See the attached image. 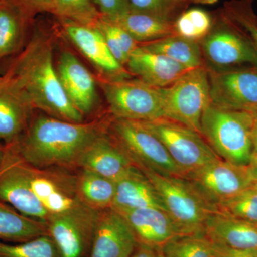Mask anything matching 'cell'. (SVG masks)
Returning a JSON list of instances; mask_svg holds the SVG:
<instances>
[{
    "label": "cell",
    "instance_id": "8d00e7d4",
    "mask_svg": "<svg viewBox=\"0 0 257 257\" xmlns=\"http://www.w3.org/2000/svg\"><path fill=\"white\" fill-rule=\"evenodd\" d=\"M102 18L115 21L131 12L128 0H92Z\"/></svg>",
    "mask_w": 257,
    "mask_h": 257
},
{
    "label": "cell",
    "instance_id": "f546056e",
    "mask_svg": "<svg viewBox=\"0 0 257 257\" xmlns=\"http://www.w3.org/2000/svg\"><path fill=\"white\" fill-rule=\"evenodd\" d=\"M213 22L214 15L206 10L187 9L174 22V31L175 35L200 42L210 32Z\"/></svg>",
    "mask_w": 257,
    "mask_h": 257
},
{
    "label": "cell",
    "instance_id": "484cf974",
    "mask_svg": "<svg viewBox=\"0 0 257 257\" xmlns=\"http://www.w3.org/2000/svg\"><path fill=\"white\" fill-rule=\"evenodd\" d=\"M76 179L77 193L82 204L96 211L112 207L116 182L85 169H79Z\"/></svg>",
    "mask_w": 257,
    "mask_h": 257
},
{
    "label": "cell",
    "instance_id": "f6af8a7d",
    "mask_svg": "<svg viewBox=\"0 0 257 257\" xmlns=\"http://www.w3.org/2000/svg\"><path fill=\"white\" fill-rule=\"evenodd\" d=\"M255 116V117H257V107L255 108L254 109H253L252 111H250Z\"/></svg>",
    "mask_w": 257,
    "mask_h": 257
},
{
    "label": "cell",
    "instance_id": "d6986e66",
    "mask_svg": "<svg viewBox=\"0 0 257 257\" xmlns=\"http://www.w3.org/2000/svg\"><path fill=\"white\" fill-rule=\"evenodd\" d=\"M135 166L109 132L104 130L83 152L77 168L92 171L116 182Z\"/></svg>",
    "mask_w": 257,
    "mask_h": 257
},
{
    "label": "cell",
    "instance_id": "f1b7e54d",
    "mask_svg": "<svg viewBox=\"0 0 257 257\" xmlns=\"http://www.w3.org/2000/svg\"><path fill=\"white\" fill-rule=\"evenodd\" d=\"M104 36L106 45L115 59L126 67L128 59L139 43L117 24L100 17L94 24Z\"/></svg>",
    "mask_w": 257,
    "mask_h": 257
},
{
    "label": "cell",
    "instance_id": "4fadbf2b",
    "mask_svg": "<svg viewBox=\"0 0 257 257\" xmlns=\"http://www.w3.org/2000/svg\"><path fill=\"white\" fill-rule=\"evenodd\" d=\"M208 72L211 104L221 109L249 112L257 107V69Z\"/></svg>",
    "mask_w": 257,
    "mask_h": 257
},
{
    "label": "cell",
    "instance_id": "603a6c76",
    "mask_svg": "<svg viewBox=\"0 0 257 257\" xmlns=\"http://www.w3.org/2000/svg\"><path fill=\"white\" fill-rule=\"evenodd\" d=\"M204 235L212 242L257 251V224L219 212L212 213L208 216Z\"/></svg>",
    "mask_w": 257,
    "mask_h": 257
},
{
    "label": "cell",
    "instance_id": "74e56055",
    "mask_svg": "<svg viewBox=\"0 0 257 257\" xmlns=\"http://www.w3.org/2000/svg\"><path fill=\"white\" fill-rule=\"evenodd\" d=\"M210 242L216 257H257V251L255 250L239 249L211 241Z\"/></svg>",
    "mask_w": 257,
    "mask_h": 257
},
{
    "label": "cell",
    "instance_id": "4316f807",
    "mask_svg": "<svg viewBox=\"0 0 257 257\" xmlns=\"http://www.w3.org/2000/svg\"><path fill=\"white\" fill-rule=\"evenodd\" d=\"M139 47L153 53L165 55L190 69L205 67L199 42L178 35L139 44Z\"/></svg>",
    "mask_w": 257,
    "mask_h": 257
},
{
    "label": "cell",
    "instance_id": "4dcf8cb0",
    "mask_svg": "<svg viewBox=\"0 0 257 257\" xmlns=\"http://www.w3.org/2000/svg\"><path fill=\"white\" fill-rule=\"evenodd\" d=\"M161 251L164 257H216L210 241L204 234L176 236Z\"/></svg>",
    "mask_w": 257,
    "mask_h": 257
},
{
    "label": "cell",
    "instance_id": "f35d334b",
    "mask_svg": "<svg viewBox=\"0 0 257 257\" xmlns=\"http://www.w3.org/2000/svg\"><path fill=\"white\" fill-rule=\"evenodd\" d=\"M130 257H164L161 249L138 244L135 252Z\"/></svg>",
    "mask_w": 257,
    "mask_h": 257
},
{
    "label": "cell",
    "instance_id": "ac0fdd59",
    "mask_svg": "<svg viewBox=\"0 0 257 257\" xmlns=\"http://www.w3.org/2000/svg\"><path fill=\"white\" fill-rule=\"evenodd\" d=\"M56 69L64 92L72 104L84 116L90 114L99 100L92 74L69 50L61 52Z\"/></svg>",
    "mask_w": 257,
    "mask_h": 257
},
{
    "label": "cell",
    "instance_id": "836d02e7",
    "mask_svg": "<svg viewBox=\"0 0 257 257\" xmlns=\"http://www.w3.org/2000/svg\"><path fill=\"white\" fill-rule=\"evenodd\" d=\"M217 212L257 224V188L251 187L216 206Z\"/></svg>",
    "mask_w": 257,
    "mask_h": 257
},
{
    "label": "cell",
    "instance_id": "e575fe53",
    "mask_svg": "<svg viewBox=\"0 0 257 257\" xmlns=\"http://www.w3.org/2000/svg\"><path fill=\"white\" fill-rule=\"evenodd\" d=\"M131 11L152 15L156 18L175 22L188 8L183 0H128Z\"/></svg>",
    "mask_w": 257,
    "mask_h": 257
},
{
    "label": "cell",
    "instance_id": "e0dca14e",
    "mask_svg": "<svg viewBox=\"0 0 257 257\" xmlns=\"http://www.w3.org/2000/svg\"><path fill=\"white\" fill-rule=\"evenodd\" d=\"M28 96L9 77L0 78V145L10 147L26 131L34 116Z\"/></svg>",
    "mask_w": 257,
    "mask_h": 257
},
{
    "label": "cell",
    "instance_id": "d590c367",
    "mask_svg": "<svg viewBox=\"0 0 257 257\" xmlns=\"http://www.w3.org/2000/svg\"><path fill=\"white\" fill-rule=\"evenodd\" d=\"M254 0H229L221 10L245 30L257 47V14L253 8Z\"/></svg>",
    "mask_w": 257,
    "mask_h": 257
},
{
    "label": "cell",
    "instance_id": "8992f818",
    "mask_svg": "<svg viewBox=\"0 0 257 257\" xmlns=\"http://www.w3.org/2000/svg\"><path fill=\"white\" fill-rule=\"evenodd\" d=\"M108 132L139 169L184 177L162 142L140 121L114 117Z\"/></svg>",
    "mask_w": 257,
    "mask_h": 257
},
{
    "label": "cell",
    "instance_id": "9c48e42d",
    "mask_svg": "<svg viewBox=\"0 0 257 257\" xmlns=\"http://www.w3.org/2000/svg\"><path fill=\"white\" fill-rule=\"evenodd\" d=\"M140 122L162 142L184 176L219 158L202 135L177 121L161 118Z\"/></svg>",
    "mask_w": 257,
    "mask_h": 257
},
{
    "label": "cell",
    "instance_id": "b9f144b4",
    "mask_svg": "<svg viewBox=\"0 0 257 257\" xmlns=\"http://www.w3.org/2000/svg\"><path fill=\"white\" fill-rule=\"evenodd\" d=\"M183 1L188 4L194 3L197 5H212L217 3L219 0H183Z\"/></svg>",
    "mask_w": 257,
    "mask_h": 257
},
{
    "label": "cell",
    "instance_id": "30bf717a",
    "mask_svg": "<svg viewBox=\"0 0 257 257\" xmlns=\"http://www.w3.org/2000/svg\"><path fill=\"white\" fill-rule=\"evenodd\" d=\"M184 178L216 209L218 204L253 187L249 165H236L221 158L187 174Z\"/></svg>",
    "mask_w": 257,
    "mask_h": 257
},
{
    "label": "cell",
    "instance_id": "60d3db41",
    "mask_svg": "<svg viewBox=\"0 0 257 257\" xmlns=\"http://www.w3.org/2000/svg\"><path fill=\"white\" fill-rule=\"evenodd\" d=\"M252 155L257 156V117H255L252 130Z\"/></svg>",
    "mask_w": 257,
    "mask_h": 257
},
{
    "label": "cell",
    "instance_id": "277c9868",
    "mask_svg": "<svg viewBox=\"0 0 257 257\" xmlns=\"http://www.w3.org/2000/svg\"><path fill=\"white\" fill-rule=\"evenodd\" d=\"M213 15L212 28L199 42L206 68L213 72L257 69V47L247 32L221 9Z\"/></svg>",
    "mask_w": 257,
    "mask_h": 257
},
{
    "label": "cell",
    "instance_id": "ba28073f",
    "mask_svg": "<svg viewBox=\"0 0 257 257\" xmlns=\"http://www.w3.org/2000/svg\"><path fill=\"white\" fill-rule=\"evenodd\" d=\"M99 84L114 118L140 121L165 118L159 88L132 78L101 79Z\"/></svg>",
    "mask_w": 257,
    "mask_h": 257
},
{
    "label": "cell",
    "instance_id": "cb8c5ba5",
    "mask_svg": "<svg viewBox=\"0 0 257 257\" xmlns=\"http://www.w3.org/2000/svg\"><path fill=\"white\" fill-rule=\"evenodd\" d=\"M30 10L20 0H0V60L18 55L25 46Z\"/></svg>",
    "mask_w": 257,
    "mask_h": 257
},
{
    "label": "cell",
    "instance_id": "7bdbcfd3",
    "mask_svg": "<svg viewBox=\"0 0 257 257\" xmlns=\"http://www.w3.org/2000/svg\"><path fill=\"white\" fill-rule=\"evenodd\" d=\"M22 3H25V5H28L32 8V7L36 6V5H43L45 6L49 0H20Z\"/></svg>",
    "mask_w": 257,
    "mask_h": 257
},
{
    "label": "cell",
    "instance_id": "3957f363",
    "mask_svg": "<svg viewBox=\"0 0 257 257\" xmlns=\"http://www.w3.org/2000/svg\"><path fill=\"white\" fill-rule=\"evenodd\" d=\"M254 120L249 111L221 109L210 102L203 113L201 133L221 160L247 165L252 157Z\"/></svg>",
    "mask_w": 257,
    "mask_h": 257
},
{
    "label": "cell",
    "instance_id": "6da1fadb",
    "mask_svg": "<svg viewBox=\"0 0 257 257\" xmlns=\"http://www.w3.org/2000/svg\"><path fill=\"white\" fill-rule=\"evenodd\" d=\"M104 130L98 123H72L37 115L18 141L5 147L35 168L72 170L77 168L83 152Z\"/></svg>",
    "mask_w": 257,
    "mask_h": 257
},
{
    "label": "cell",
    "instance_id": "5b68a950",
    "mask_svg": "<svg viewBox=\"0 0 257 257\" xmlns=\"http://www.w3.org/2000/svg\"><path fill=\"white\" fill-rule=\"evenodd\" d=\"M148 177L162 199L166 212L180 235L204 234L208 216L217 212L184 177L159 175L140 169Z\"/></svg>",
    "mask_w": 257,
    "mask_h": 257
},
{
    "label": "cell",
    "instance_id": "ee69618b",
    "mask_svg": "<svg viewBox=\"0 0 257 257\" xmlns=\"http://www.w3.org/2000/svg\"><path fill=\"white\" fill-rule=\"evenodd\" d=\"M5 155V148L4 146L0 145V165H1L2 162H3V159H4Z\"/></svg>",
    "mask_w": 257,
    "mask_h": 257
},
{
    "label": "cell",
    "instance_id": "44dd1931",
    "mask_svg": "<svg viewBox=\"0 0 257 257\" xmlns=\"http://www.w3.org/2000/svg\"><path fill=\"white\" fill-rule=\"evenodd\" d=\"M119 213L133 229L138 244L162 249L171 239L180 236L175 223L162 209L143 208Z\"/></svg>",
    "mask_w": 257,
    "mask_h": 257
},
{
    "label": "cell",
    "instance_id": "52a82bcc",
    "mask_svg": "<svg viewBox=\"0 0 257 257\" xmlns=\"http://www.w3.org/2000/svg\"><path fill=\"white\" fill-rule=\"evenodd\" d=\"M159 89L165 118L202 135L201 120L211 102L209 72L206 67L192 69L170 87Z\"/></svg>",
    "mask_w": 257,
    "mask_h": 257
},
{
    "label": "cell",
    "instance_id": "7402d4cb",
    "mask_svg": "<svg viewBox=\"0 0 257 257\" xmlns=\"http://www.w3.org/2000/svg\"><path fill=\"white\" fill-rule=\"evenodd\" d=\"M111 208L119 212L143 208H157L165 211L156 189L136 166L116 181Z\"/></svg>",
    "mask_w": 257,
    "mask_h": 257
},
{
    "label": "cell",
    "instance_id": "ab89813d",
    "mask_svg": "<svg viewBox=\"0 0 257 257\" xmlns=\"http://www.w3.org/2000/svg\"><path fill=\"white\" fill-rule=\"evenodd\" d=\"M248 165H249L251 174H252L253 187L257 188V156L252 155Z\"/></svg>",
    "mask_w": 257,
    "mask_h": 257
},
{
    "label": "cell",
    "instance_id": "d4e9b609",
    "mask_svg": "<svg viewBox=\"0 0 257 257\" xmlns=\"http://www.w3.org/2000/svg\"><path fill=\"white\" fill-rule=\"evenodd\" d=\"M47 234V224L22 214L0 201V241L26 242Z\"/></svg>",
    "mask_w": 257,
    "mask_h": 257
},
{
    "label": "cell",
    "instance_id": "d6a6232c",
    "mask_svg": "<svg viewBox=\"0 0 257 257\" xmlns=\"http://www.w3.org/2000/svg\"><path fill=\"white\" fill-rule=\"evenodd\" d=\"M0 257H60V254L52 238L43 235L15 244L0 241Z\"/></svg>",
    "mask_w": 257,
    "mask_h": 257
},
{
    "label": "cell",
    "instance_id": "7c38bea8",
    "mask_svg": "<svg viewBox=\"0 0 257 257\" xmlns=\"http://www.w3.org/2000/svg\"><path fill=\"white\" fill-rule=\"evenodd\" d=\"M20 160L32 190L50 216L84 205L77 193L76 175L70 170L61 167L35 168Z\"/></svg>",
    "mask_w": 257,
    "mask_h": 257
},
{
    "label": "cell",
    "instance_id": "bcb514c9",
    "mask_svg": "<svg viewBox=\"0 0 257 257\" xmlns=\"http://www.w3.org/2000/svg\"><path fill=\"white\" fill-rule=\"evenodd\" d=\"M1 77H2V76H1V75H0V78H1Z\"/></svg>",
    "mask_w": 257,
    "mask_h": 257
},
{
    "label": "cell",
    "instance_id": "1f68e13d",
    "mask_svg": "<svg viewBox=\"0 0 257 257\" xmlns=\"http://www.w3.org/2000/svg\"><path fill=\"white\" fill-rule=\"evenodd\" d=\"M45 7L65 20L94 25L101 15L92 0H49Z\"/></svg>",
    "mask_w": 257,
    "mask_h": 257
},
{
    "label": "cell",
    "instance_id": "9a60e30c",
    "mask_svg": "<svg viewBox=\"0 0 257 257\" xmlns=\"http://www.w3.org/2000/svg\"><path fill=\"white\" fill-rule=\"evenodd\" d=\"M5 148V157L0 165V201L23 215L46 224L50 214L32 190L20 158Z\"/></svg>",
    "mask_w": 257,
    "mask_h": 257
},
{
    "label": "cell",
    "instance_id": "ffe728a7",
    "mask_svg": "<svg viewBox=\"0 0 257 257\" xmlns=\"http://www.w3.org/2000/svg\"><path fill=\"white\" fill-rule=\"evenodd\" d=\"M126 69L137 79L157 88L170 87L192 70L165 55L143 50L139 45L130 56Z\"/></svg>",
    "mask_w": 257,
    "mask_h": 257
},
{
    "label": "cell",
    "instance_id": "8fae6325",
    "mask_svg": "<svg viewBox=\"0 0 257 257\" xmlns=\"http://www.w3.org/2000/svg\"><path fill=\"white\" fill-rule=\"evenodd\" d=\"M100 211L79 206L47 221V234L55 241L60 257H88Z\"/></svg>",
    "mask_w": 257,
    "mask_h": 257
},
{
    "label": "cell",
    "instance_id": "5bb4252c",
    "mask_svg": "<svg viewBox=\"0 0 257 257\" xmlns=\"http://www.w3.org/2000/svg\"><path fill=\"white\" fill-rule=\"evenodd\" d=\"M62 27L69 41L95 67L105 80L132 78L126 69L114 58L104 36L95 25H85L63 19Z\"/></svg>",
    "mask_w": 257,
    "mask_h": 257
},
{
    "label": "cell",
    "instance_id": "2e32d148",
    "mask_svg": "<svg viewBox=\"0 0 257 257\" xmlns=\"http://www.w3.org/2000/svg\"><path fill=\"white\" fill-rule=\"evenodd\" d=\"M138 246L122 214L112 208L100 211L88 257H130Z\"/></svg>",
    "mask_w": 257,
    "mask_h": 257
},
{
    "label": "cell",
    "instance_id": "83f0119b",
    "mask_svg": "<svg viewBox=\"0 0 257 257\" xmlns=\"http://www.w3.org/2000/svg\"><path fill=\"white\" fill-rule=\"evenodd\" d=\"M111 22L126 30L139 44L157 41L175 35L173 22L137 12H130Z\"/></svg>",
    "mask_w": 257,
    "mask_h": 257
},
{
    "label": "cell",
    "instance_id": "7a4b0ae2",
    "mask_svg": "<svg viewBox=\"0 0 257 257\" xmlns=\"http://www.w3.org/2000/svg\"><path fill=\"white\" fill-rule=\"evenodd\" d=\"M5 75L23 91L35 109L62 121L84 122V115L69 100L61 84L48 36L33 35Z\"/></svg>",
    "mask_w": 257,
    "mask_h": 257
}]
</instances>
